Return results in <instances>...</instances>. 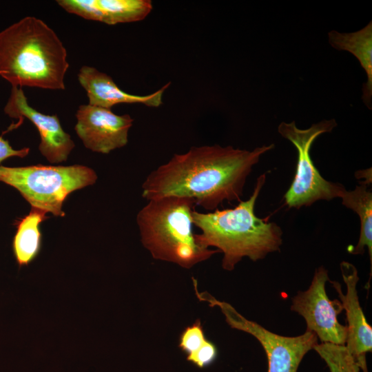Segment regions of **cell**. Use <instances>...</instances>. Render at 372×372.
Segmentation results:
<instances>
[{"label":"cell","instance_id":"cell-12","mask_svg":"<svg viewBox=\"0 0 372 372\" xmlns=\"http://www.w3.org/2000/svg\"><path fill=\"white\" fill-rule=\"evenodd\" d=\"M69 13L107 25L138 21L152 10L150 0H58Z\"/></svg>","mask_w":372,"mask_h":372},{"label":"cell","instance_id":"cell-14","mask_svg":"<svg viewBox=\"0 0 372 372\" xmlns=\"http://www.w3.org/2000/svg\"><path fill=\"white\" fill-rule=\"evenodd\" d=\"M329 42L338 50L351 53L359 61L365 70L367 81L363 84L362 100L371 110L372 97V21L362 29L351 33H341L331 30L328 33Z\"/></svg>","mask_w":372,"mask_h":372},{"label":"cell","instance_id":"cell-18","mask_svg":"<svg viewBox=\"0 0 372 372\" xmlns=\"http://www.w3.org/2000/svg\"><path fill=\"white\" fill-rule=\"evenodd\" d=\"M200 320L197 319L180 333L178 347L187 355L195 353L206 341Z\"/></svg>","mask_w":372,"mask_h":372},{"label":"cell","instance_id":"cell-9","mask_svg":"<svg viewBox=\"0 0 372 372\" xmlns=\"http://www.w3.org/2000/svg\"><path fill=\"white\" fill-rule=\"evenodd\" d=\"M76 117V133L91 151L109 154L127 145L133 123L129 114L117 115L111 109L87 104L79 107Z\"/></svg>","mask_w":372,"mask_h":372},{"label":"cell","instance_id":"cell-1","mask_svg":"<svg viewBox=\"0 0 372 372\" xmlns=\"http://www.w3.org/2000/svg\"><path fill=\"white\" fill-rule=\"evenodd\" d=\"M273 148L274 144L251 151L219 145L193 146L153 170L142 185V197H187L196 205L214 211L225 201L240 200L253 167Z\"/></svg>","mask_w":372,"mask_h":372},{"label":"cell","instance_id":"cell-13","mask_svg":"<svg viewBox=\"0 0 372 372\" xmlns=\"http://www.w3.org/2000/svg\"><path fill=\"white\" fill-rule=\"evenodd\" d=\"M78 80L87 93L88 104L107 109L120 103H140L148 107H159L163 103V94L170 84L168 83L148 95L132 94L119 88L107 74L87 65L81 68Z\"/></svg>","mask_w":372,"mask_h":372},{"label":"cell","instance_id":"cell-19","mask_svg":"<svg viewBox=\"0 0 372 372\" xmlns=\"http://www.w3.org/2000/svg\"><path fill=\"white\" fill-rule=\"evenodd\" d=\"M216 356L217 349L215 344L206 340L195 353L187 356V360L199 368H204L211 364L215 360Z\"/></svg>","mask_w":372,"mask_h":372},{"label":"cell","instance_id":"cell-16","mask_svg":"<svg viewBox=\"0 0 372 372\" xmlns=\"http://www.w3.org/2000/svg\"><path fill=\"white\" fill-rule=\"evenodd\" d=\"M46 213L44 210L31 207L30 213L19 221L12 247L19 266L28 265L39 254L41 247L39 225L48 218Z\"/></svg>","mask_w":372,"mask_h":372},{"label":"cell","instance_id":"cell-6","mask_svg":"<svg viewBox=\"0 0 372 372\" xmlns=\"http://www.w3.org/2000/svg\"><path fill=\"white\" fill-rule=\"evenodd\" d=\"M337 126L335 119L322 120L304 130L296 127L295 121L282 122L278 133L296 148V171L291 186L284 195L285 205L289 208L309 207L320 200H331L341 197L346 190L339 183L324 179L310 156L312 143L320 135L329 133Z\"/></svg>","mask_w":372,"mask_h":372},{"label":"cell","instance_id":"cell-10","mask_svg":"<svg viewBox=\"0 0 372 372\" xmlns=\"http://www.w3.org/2000/svg\"><path fill=\"white\" fill-rule=\"evenodd\" d=\"M4 112L11 118H25L34 124L41 138L39 151L50 163L68 159L75 146L70 135L62 128L57 115L44 114L30 106L21 87H12Z\"/></svg>","mask_w":372,"mask_h":372},{"label":"cell","instance_id":"cell-17","mask_svg":"<svg viewBox=\"0 0 372 372\" xmlns=\"http://www.w3.org/2000/svg\"><path fill=\"white\" fill-rule=\"evenodd\" d=\"M313 350L325 362L330 372H360L361 369L345 345L318 343Z\"/></svg>","mask_w":372,"mask_h":372},{"label":"cell","instance_id":"cell-11","mask_svg":"<svg viewBox=\"0 0 372 372\" xmlns=\"http://www.w3.org/2000/svg\"><path fill=\"white\" fill-rule=\"evenodd\" d=\"M340 270L346 285V293L342 292L338 282L329 280L340 298L347 316V339L345 347L362 372H368L366 354L372 351V328L366 322L360 306L357 291L359 281L358 270L350 262L340 263Z\"/></svg>","mask_w":372,"mask_h":372},{"label":"cell","instance_id":"cell-15","mask_svg":"<svg viewBox=\"0 0 372 372\" xmlns=\"http://www.w3.org/2000/svg\"><path fill=\"white\" fill-rule=\"evenodd\" d=\"M342 204L347 208L355 211L360 220V233L355 246L349 248V253L362 254L366 247L372 271V192L366 184L357 185L353 190H345L342 194ZM371 278V277H370Z\"/></svg>","mask_w":372,"mask_h":372},{"label":"cell","instance_id":"cell-5","mask_svg":"<svg viewBox=\"0 0 372 372\" xmlns=\"http://www.w3.org/2000/svg\"><path fill=\"white\" fill-rule=\"evenodd\" d=\"M97 175L81 165H43L25 167L0 165V181L17 189L31 207L64 216L63 202L74 191L96 183Z\"/></svg>","mask_w":372,"mask_h":372},{"label":"cell","instance_id":"cell-3","mask_svg":"<svg viewBox=\"0 0 372 372\" xmlns=\"http://www.w3.org/2000/svg\"><path fill=\"white\" fill-rule=\"evenodd\" d=\"M265 181L266 174H262L257 178L249 198L240 200L233 209L192 212L193 224L201 231L196 234V241L203 247H214L223 254L222 267L225 270L232 271L245 257L255 262L280 249V227L258 218L254 211Z\"/></svg>","mask_w":372,"mask_h":372},{"label":"cell","instance_id":"cell-20","mask_svg":"<svg viewBox=\"0 0 372 372\" xmlns=\"http://www.w3.org/2000/svg\"><path fill=\"white\" fill-rule=\"evenodd\" d=\"M29 152V147H23L21 149H13L8 141L4 139L2 136H0V164L4 160L12 156L24 158Z\"/></svg>","mask_w":372,"mask_h":372},{"label":"cell","instance_id":"cell-4","mask_svg":"<svg viewBox=\"0 0 372 372\" xmlns=\"http://www.w3.org/2000/svg\"><path fill=\"white\" fill-rule=\"evenodd\" d=\"M137 214L141 241L157 260L190 269L220 252L200 246L193 232V199L165 196L148 200Z\"/></svg>","mask_w":372,"mask_h":372},{"label":"cell","instance_id":"cell-2","mask_svg":"<svg viewBox=\"0 0 372 372\" xmlns=\"http://www.w3.org/2000/svg\"><path fill=\"white\" fill-rule=\"evenodd\" d=\"M67 51L43 21L25 17L0 32V76L12 87L64 90Z\"/></svg>","mask_w":372,"mask_h":372},{"label":"cell","instance_id":"cell-7","mask_svg":"<svg viewBox=\"0 0 372 372\" xmlns=\"http://www.w3.org/2000/svg\"><path fill=\"white\" fill-rule=\"evenodd\" d=\"M197 298L218 307L232 328L251 334L260 343L267 358V372H298L304 355L318 343L316 335L308 330L300 335L288 337L274 333L239 313L230 304L218 300L207 292L200 293L194 280Z\"/></svg>","mask_w":372,"mask_h":372},{"label":"cell","instance_id":"cell-8","mask_svg":"<svg viewBox=\"0 0 372 372\" xmlns=\"http://www.w3.org/2000/svg\"><path fill=\"white\" fill-rule=\"evenodd\" d=\"M329 280L328 271L322 266L317 268L309 288L292 298L291 310L305 320L307 330L321 343L345 345L347 327L338 320L343 309L340 300L329 298L325 289Z\"/></svg>","mask_w":372,"mask_h":372}]
</instances>
